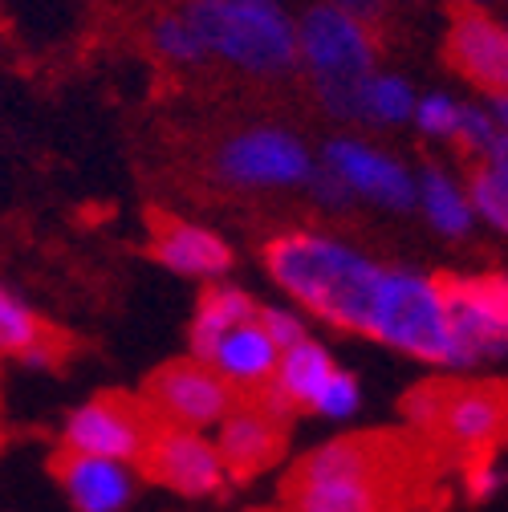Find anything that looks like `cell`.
<instances>
[{"label": "cell", "mask_w": 508, "mask_h": 512, "mask_svg": "<svg viewBox=\"0 0 508 512\" xmlns=\"http://www.w3.org/2000/svg\"><path fill=\"white\" fill-rule=\"evenodd\" d=\"M147 403L155 419H163L167 427H192V431L220 427L236 411L232 382L212 362H200V358L155 370L147 382Z\"/></svg>", "instance_id": "obj_5"}, {"label": "cell", "mask_w": 508, "mask_h": 512, "mask_svg": "<svg viewBox=\"0 0 508 512\" xmlns=\"http://www.w3.org/2000/svg\"><path fill=\"white\" fill-rule=\"evenodd\" d=\"M456 5H464V9H468V13H480V9H484V5H492V0H456Z\"/></svg>", "instance_id": "obj_36"}, {"label": "cell", "mask_w": 508, "mask_h": 512, "mask_svg": "<svg viewBox=\"0 0 508 512\" xmlns=\"http://www.w3.org/2000/svg\"><path fill=\"white\" fill-rule=\"evenodd\" d=\"M322 163L350 187L354 200H370L378 208H395V212H407L419 204V175H411L395 155L378 151L362 139L326 143Z\"/></svg>", "instance_id": "obj_10"}, {"label": "cell", "mask_w": 508, "mask_h": 512, "mask_svg": "<svg viewBox=\"0 0 508 512\" xmlns=\"http://www.w3.org/2000/svg\"><path fill=\"white\" fill-rule=\"evenodd\" d=\"M297 53L309 82L334 118H362L374 70V41L366 21L342 5H313L297 21Z\"/></svg>", "instance_id": "obj_3"}, {"label": "cell", "mask_w": 508, "mask_h": 512, "mask_svg": "<svg viewBox=\"0 0 508 512\" xmlns=\"http://www.w3.org/2000/svg\"><path fill=\"white\" fill-rule=\"evenodd\" d=\"M443 395L439 387H419L411 399H407V419L419 423V427H435L439 423V411H443Z\"/></svg>", "instance_id": "obj_32"}, {"label": "cell", "mask_w": 508, "mask_h": 512, "mask_svg": "<svg viewBox=\"0 0 508 512\" xmlns=\"http://www.w3.org/2000/svg\"><path fill=\"white\" fill-rule=\"evenodd\" d=\"M293 512H387V488L378 480H297Z\"/></svg>", "instance_id": "obj_20"}, {"label": "cell", "mask_w": 508, "mask_h": 512, "mask_svg": "<svg viewBox=\"0 0 508 512\" xmlns=\"http://www.w3.org/2000/svg\"><path fill=\"white\" fill-rule=\"evenodd\" d=\"M17 362H21V366H29V370H45V366H53V350L41 342V346H33V350L17 354Z\"/></svg>", "instance_id": "obj_34"}, {"label": "cell", "mask_w": 508, "mask_h": 512, "mask_svg": "<svg viewBox=\"0 0 508 512\" xmlns=\"http://www.w3.org/2000/svg\"><path fill=\"white\" fill-rule=\"evenodd\" d=\"M41 342H45L41 317L13 289H5L0 293V346H5V354H25Z\"/></svg>", "instance_id": "obj_24"}, {"label": "cell", "mask_w": 508, "mask_h": 512, "mask_svg": "<svg viewBox=\"0 0 508 512\" xmlns=\"http://www.w3.org/2000/svg\"><path fill=\"white\" fill-rule=\"evenodd\" d=\"M151 45L159 49V57L175 61V66H200L204 57H212L208 45H204V37H200V29L192 25V17H187V13L159 17L151 25Z\"/></svg>", "instance_id": "obj_23"}, {"label": "cell", "mask_w": 508, "mask_h": 512, "mask_svg": "<svg viewBox=\"0 0 508 512\" xmlns=\"http://www.w3.org/2000/svg\"><path fill=\"white\" fill-rule=\"evenodd\" d=\"M419 208H423L427 224L439 236H452V240L468 236L472 224L480 220L468 183H460L456 175H448L443 167H423L419 171Z\"/></svg>", "instance_id": "obj_18"}, {"label": "cell", "mask_w": 508, "mask_h": 512, "mask_svg": "<svg viewBox=\"0 0 508 512\" xmlns=\"http://www.w3.org/2000/svg\"><path fill=\"white\" fill-rule=\"evenodd\" d=\"M261 326L269 330V338H273L281 350H289V346H297V342L309 338L305 317H301L297 309H285V305H265V309H261Z\"/></svg>", "instance_id": "obj_29"}, {"label": "cell", "mask_w": 508, "mask_h": 512, "mask_svg": "<svg viewBox=\"0 0 508 512\" xmlns=\"http://www.w3.org/2000/svg\"><path fill=\"white\" fill-rule=\"evenodd\" d=\"M61 492L74 504V512H126L139 492L135 464L106 460V456H82L66 452L57 464Z\"/></svg>", "instance_id": "obj_11"}, {"label": "cell", "mask_w": 508, "mask_h": 512, "mask_svg": "<svg viewBox=\"0 0 508 512\" xmlns=\"http://www.w3.org/2000/svg\"><path fill=\"white\" fill-rule=\"evenodd\" d=\"M261 317V305L252 301L244 289L236 285H212L200 305H196V317H192V330H187V346H192V358L200 362H212V354L220 350V342L244 326V322H257Z\"/></svg>", "instance_id": "obj_17"}, {"label": "cell", "mask_w": 508, "mask_h": 512, "mask_svg": "<svg viewBox=\"0 0 508 512\" xmlns=\"http://www.w3.org/2000/svg\"><path fill=\"white\" fill-rule=\"evenodd\" d=\"M155 261L179 277H200L216 281L232 269V244L216 236L204 224H187V220H163L151 240Z\"/></svg>", "instance_id": "obj_13"}, {"label": "cell", "mask_w": 508, "mask_h": 512, "mask_svg": "<svg viewBox=\"0 0 508 512\" xmlns=\"http://www.w3.org/2000/svg\"><path fill=\"white\" fill-rule=\"evenodd\" d=\"M187 17L212 57L244 74H285L297 53V25L277 0H187Z\"/></svg>", "instance_id": "obj_4"}, {"label": "cell", "mask_w": 508, "mask_h": 512, "mask_svg": "<svg viewBox=\"0 0 508 512\" xmlns=\"http://www.w3.org/2000/svg\"><path fill=\"white\" fill-rule=\"evenodd\" d=\"M159 423L155 411L126 403V399H90L66 419V452L82 456H106V460H126L139 464L151 452Z\"/></svg>", "instance_id": "obj_7"}, {"label": "cell", "mask_w": 508, "mask_h": 512, "mask_svg": "<svg viewBox=\"0 0 508 512\" xmlns=\"http://www.w3.org/2000/svg\"><path fill=\"white\" fill-rule=\"evenodd\" d=\"M362 338H374L431 366H448V370L472 366L456 334V322H452L448 285L435 277H423L415 269H387Z\"/></svg>", "instance_id": "obj_2"}, {"label": "cell", "mask_w": 508, "mask_h": 512, "mask_svg": "<svg viewBox=\"0 0 508 512\" xmlns=\"http://www.w3.org/2000/svg\"><path fill=\"white\" fill-rule=\"evenodd\" d=\"M265 269L305 313L350 334H366L370 309L387 277V265L322 232L277 236L265 248Z\"/></svg>", "instance_id": "obj_1"}, {"label": "cell", "mask_w": 508, "mask_h": 512, "mask_svg": "<svg viewBox=\"0 0 508 512\" xmlns=\"http://www.w3.org/2000/svg\"><path fill=\"white\" fill-rule=\"evenodd\" d=\"M216 171L236 187H297L309 183L317 163L285 126H252L220 147Z\"/></svg>", "instance_id": "obj_6"}, {"label": "cell", "mask_w": 508, "mask_h": 512, "mask_svg": "<svg viewBox=\"0 0 508 512\" xmlns=\"http://www.w3.org/2000/svg\"><path fill=\"white\" fill-rule=\"evenodd\" d=\"M220 452L232 468V476H248L261 472L277 460L281 452V423L269 419L261 407H236L224 423H220Z\"/></svg>", "instance_id": "obj_16"}, {"label": "cell", "mask_w": 508, "mask_h": 512, "mask_svg": "<svg viewBox=\"0 0 508 512\" xmlns=\"http://www.w3.org/2000/svg\"><path fill=\"white\" fill-rule=\"evenodd\" d=\"M383 447L374 439H330L301 460L297 480H378L383 476Z\"/></svg>", "instance_id": "obj_19"}, {"label": "cell", "mask_w": 508, "mask_h": 512, "mask_svg": "<svg viewBox=\"0 0 508 512\" xmlns=\"http://www.w3.org/2000/svg\"><path fill=\"white\" fill-rule=\"evenodd\" d=\"M415 90L407 78L399 74H374L366 86V110L362 118L378 122V126H399V122H415Z\"/></svg>", "instance_id": "obj_22"}, {"label": "cell", "mask_w": 508, "mask_h": 512, "mask_svg": "<svg viewBox=\"0 0 508 512\" xmlns=\"http://www.w3.org/2000/svg\"><path fill=\"white\" fill-rule=\"evenodd\" d=\"M309 191H313V200L317 204H326V208H346L354 196H350V187L326 167V163H317V171L309 175Z\"/></svg>", "instance_id": "obj_30"}, {"label": "cell", "mask_w": 508, "mask_h": 512, "mask_svg": "<svg viewBox=\"0 0 508 512\" xmlns=\"http://www.w3.org/2000/svg\"><path fill=\"white\" fill-rule=\"evenodd\" d=\"M488 106H492V114L500 122V139H496V147H492V155L484 163L508 175V94H488Z\"/></svg>", "instance_id": "obj_33"}, {"label": "cell", "mask_w": 508, "mask_h": 512, "mask_svg": "<svg viewBox=\"0 0 508 512\" xmlns=\"http://www.w3.org/2000/svg\"><path fill=\"white\" fill-rule=\"evenodd\" d=\"M452 66L488 94H508V25L484 13H460L448 33Z\"/></svg>", "instance_id": "obj_12"}, {"label": "cell", "mask_w": 508, "mask_h": 512, "mask_svg": "<svg viewBox=\"0 0 508 512\" xmlns=\"http://www.w3.org/2000/svg\"><path fill=\"white\" fill-rule=\"evenodd\" d=\"M496 139H500V122H496V114H492V106L488 102H472V106H464V122H460V147L472 155V159H488L492 155V147H496Z\"/></svg>", "instance_id": "obj_27"}, {"label": "cell", "mask_w": 508, "mask_h": 512, "mask_svg": "<svg viewBox=\"0 0 508 512\" xmlns=\"http://www.w3.org/2000/svg\"><path fill=\"white\" fill-rule=\"evenodd\" d=\"M443 285H448L452 322L472 366L508 358V277L484 273V277H452Z\"/></svg>", "instance_id": "obj_9"}, {"label": "cell", "mask_w": 508, "mask_h": 512, "mask_svg": "<svg viewBox=\"0 0 508 512\" xmlns=\"http://www.w3.org/2000/svg\"><path fill=\"white\" fill-rule=\"evenodd\" d=\"M281 346L269 338V330L257 322H244L236 326L220 350L212 354V366L232 382V387H248V391H261L277 378V366H281Z\"/></svg>", "instance_id": "obj_15"}, {"label": "cell", "mask_w": 508, "mask_h": 512, "mask_svg": "<svg viewBox=\"0 0 508 512\" xmlns=\"http://www.w3.org/2000/svg\"><path fill=\"white\" fill-rule=\"evenodd\" d=\"M456 447H492L508 427V399L488 387H460L443 395V411L435 423Z\"/></svg>", "instance_id": "obj_14"}, {"label": "cell", "mask_w": 508, "mask_h": 512, "mask_svg": "<svg viewBox=\"0 0 508 512\" xmlns=\"http://www.w3.org/2000/svg\"><path fill=\"white\" fill-rule=\"evenodd\" d=\"M334 354L322 346V342H313V338H305V342H297V346H289L285 354H281V366H277V387L297 403V411H313V403H317V395H322V387L334 378Z\"/></svg>", "instance_id": "obj_21"}, {"label": "cell", "mask_w": 508, "mask_h": 512, "mask_svg": "<svg viewBox=\"0 0 508 512\" xmlns=\"http://www.w3.org/2000/svg\"><path fill=\"white\" fill-rule=\"evenodd\" d=\"M460 122H464V102H456L443 90L423 94L415 106V126L427 139H460Z\"/></svg>", "instance_id": "obj_26"}, {"label": "cell", "mask_w": 508, "mask_h": 512, "mask_svg": "<svg viewBox=\"0 0 508 512\" xmlns=\"http://www.w3.org/2000/svg\"><path fill=\"white\" fill-rule=\"evenodd\" d=\"M334 5H342V9H350V13H358L366 21V17H374L378 9H383V0H334Z\"/></svg>", "instance_id": "obj_35"}, {"label": "cell", "mask_w": 508, "mask_h": 512, "mask_svg": "<svg viewBox=\"0 0 508 512\" xmlns=\"http://www.w3.org/2000/svg\"><path fill=\"white\" fill-rule=\"evenodd\" d=\"M504 484H508V472L496 460H480L468 472V496L472 500H492V496H500Z\"/></svg>", "instance_id": "obj_31"}, {"label": "cell", "mask_w": 508, "mask_h": 512, "mask_svg": "<svg viewBox=\"0 0 508 512\" xmlns=\"http://www.w3.org/2000/svg\"><path fill=\"white\" fill-rule=\"evenodd\" d=\"M358 407H362V387L346 370H334V378L326 382L322 395L313 403V411L322 419H350V415H358Z\"/></svg>", "instance_id": "obj_28"}, {"label": "cell", "mask_w": 508, "mask_h": 512, "mask_svg": "<svg viewBox=\"0 0 508 512\" xmlns=\"http://www.w3.org/2000/svg\"><path fill=\"white\" fill-rule=\"evenodd\" d=\"M468 191H472V204H476V216L496 228L500 236H508V175L480 163L468 179Z\"/></svg>", "instance_id": "obj_25"}, {"label": "cell", "mask_w": 508, "mask_h": 512, "mask_svg": "<svg viewBox=\"0 0 508 512\" xmlns=\"http://www.w3.org/2000/svg\"><path fill=\"white\" fill-rule=\"evenodd\" d=\"M147 476L167 484L179 496H212L228 484L232 468L220 452V443H212L204 431L192 427H159L147 452Z\"/></svg>", "instance_id": "obj_8"}]
</instances>
